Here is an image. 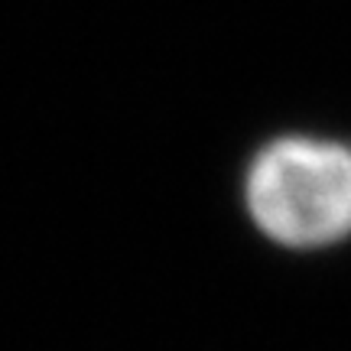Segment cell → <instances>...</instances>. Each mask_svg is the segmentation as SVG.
I'll return each mask as SVG.
<instances>
[{"instance_id":"1","label":"cell","mask_w":351,"mask_h":351,"mask_svg":"<svg viewBox=\"0 0 351 351\" xmlns=\"http://www.w3.org/2000/svg\"><path fill=\"white\" fill-rule=\"evenodd\" d=\"M244 199L254 225L283 247L313 251L351 234V147L280 137L254 156Z\"/></svg>"}]
</instances>
